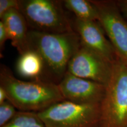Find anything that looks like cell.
Masks as SVG:
<instances>
[{
  "mask_svg": "<svg viewBox=\"0 0 127 127\" xmlns=\"http://www.w3.org/2000/svg\"><path fill=\"white\" fill-rule=\"evenodd\" d=\"M65 100L77 104H100L105 92V85L77 77L66 72L58 84Z\"/></svg>",
  "mask_w": 127,
  "mask_h": 127,
  "instance_id": "cell-8",
  "label": "cell"
},
{
  "mask_svg": "<svg viewBox=\"0 0 127 127\" xmlns=\"http://www.w3.org/2000/svg\"><path fill=\"white\" fill-rule=\"evenodd\" d=\"M18 8L19 0H0V18L10 9Z\"/></svg>",
  "mask_w": 127,
  "mask_h": 127,
  "instance_id": "cell-15",
  "label": "cell"
},
{
  "mask_svg": "<svg viewBox=\"0 0 127 127\" xmlns=\"http://www.w3.org/2000/svg\"><path fill=\"white\" fill-rule=\"evenodd\" d=\"M38 114L46 127H99L100 104L64 100Z\"/></svg>",
  "mask_w": 127,
  "mask_h": 127,
  "instance_id": "cell-5",
  "label": "cell"
},
{
  "mask_svg": "<svg viewBox=\"0 0 127 127\" xmlns=\"http://www.w3.org/2000/svg\"><path fill=\"white\" fill-rule=\"evenodd\" d=\"M28 41L30 49L37 52L43 60L45 80L57 84L67 72L68 64L81 46L74 30L51 34L30 30Z\"/></svg>",
  "mask_w": 127,
  "mask_h": 127,
  "instance_id": "cell-1",
  "label": "cell"
},
{
  "mask_svg": "<svg viewBox=\"0 0 127 127\" xmlns=\"http://www.w3.org/2000/svg\"><path fill=\"white\" fill-rule=\"evenodd\" d=\"M15 68L21 77L31 81H46L43 60L37 52L32 49L20 55Z\"/></svg>",
  "mask_w": 127,
  "mask_h": 127,
  "instance_id": "cell-11",
  "label": "cell"
},
{
  "mask_svg": "<svg viewBox=\"0 0 127 127\" xmlns=\"http://www.w3.org/2000/svg\"><path fill=\"white\" fill-rule=\"evenodd\" d=\"M17 108L9 101L0 104V127L9 123L17 114Z\"/></svg>",
  "mask_w": 127,
  "mask_h": 127,
  "instance_id": "cell-14",
  "label": "cell"
},
{
  "mask_svg": "<svg viewBox=\"0 0 127 127\" xmlns=\"http://www.w3.org/2000/svg\"><path fill=\"white\" fill-rule=\"evenodd\" d=\"M124 17L127 20V0L116 1Z\"/></svg>",
  "mask_w": 127,
  "mask_h": 127,
  "instance_id": "cell-17",
  "label": "cell"
},
{
  "mask_svg": "<svg viewBox=\"0 0 127 127\" xmlns=\"http://www.w3.org/2000/svg\"><path fill=\"white\" fill-rule=\"evenodd\" d=\"M100 103L99 127H127V64L117 58Z\"/></svg>",
  "mask_w": 127,
  "mask_h": 127,
  "instance_id": "cell-3",
  "label": "cell"
},
{
  "mask_svg": "<svg viewBox=\"0 0 127 127\" xmlns=\"http://www.w3.org/2000/svg\"><path fill=\"white\" fill-rule=\"evenodd\" d=\"M6 101H8L7 94L4 89L0 87V104H2Z\"/></svg>",
  "mask_w": 127,
  "mask_h": 127,
  "instance_id": "cell-18",
  "label": "cell"
},
{
  "mask_svg": "<svg viewBox=\"0 0 127 127\" xmlns=\"http://www.w3.org/2000/svg\"><path fill=\"white\" fill-rule=\"evenodd\" d=\"M1 127H46L38 112L18 111L9 123Z\"/></svg>",
  "mask_w": 127,
  "mask_h": 127,
  "instance_id": "cell-13",
  "label": "cell"
},
{
  "mask_svg": "<svg viewBox=\"0 0 127 127\" xmlns=\"http://www.w3.org/2000/svg\"><path fill=\"white\" fill-rule=\"evenodd\" d=\"M72 25L82 46L101 55L111 63L117 60L118 57L115 51L105 36V32L99 22L75 18Z\"/></svg>",
  "mask_w": 127,
  "mask_h": 127,
  "instance_id": "cell-9",
  "label": "cell"
},
{
  "mask_svg": "<svg viewBox=\"0 0 127 127\" xmlns=\"http://www.w3.org/2000/svg\"><path fill=\"white\" fill-rule=\"evenodd\" d=\"M7 30L12 45L22 54L30 50L28 41V26L26 20L18 9H12L1 19Z\"/></svg>",
  "mask_w": 127,
  "mask_h": 127,
  "instance_id": "cell-10",
  "label": "cell"
},
{
  "mask_svg": "<svg viewBox=\"0 0 127 127\" xmlns=\"http://www.w3.org/2000/svg\"><path fill=\"white\" fill-rule=\"evenodd\" d=\"M9 39V36L7 31L2 21H0V51L1 54L4 50V46L7 40Z\"/></svg>",
  "mask_w": 127,
  "mask_h": 127,
  "instance_id": "cell-16",
  "label": "cell"
},
{
  "mask_svg": "<svg viewBox=\"0 0 127 127\" xmlns=\"http://www.w3.org/2000/svg\"><path fill=\"white\" fill-rule=\"evenodd\" d=\"M63 5L75 14L76 18L85 21H98L97 8L92 1L87 0H64Z\"/></svg>",
  "mask_w": 127,
  "mask_h": 127,
  "instance_id": "cell-12",
  "label": "cell"
},
{
  "mask_svg": "<svg viewBox=\"0 0 127 127\" xmlns=\"http://www.w3.org/2000/svg\"><path fill=\"white\" fill-rule=\"evenodd\" d=\"M0 87L5 91L8 101L18 111L39 112L65 100L58 84L45 81L21 80L8 67L2 64Z\"/></svg>",
  "mask_w": 127,
  "mask_h": 127,
  "instance_id": "cell-2",
  "label": "cell"
},
{
  "mask_svg": "<svg viewBox=\"0 0 127 127\" xmlns=\"http://www.w3.org/2000/svg\"><path fill=\"white\" fill-rule=\"evenodd\" d=\"M63 5L56 0H19L18 9L31 30L61 34L74 31Z\"/></svg>",
  "mask_w": 127,
  "mask_h": 127,
  "instance_id": "cell-4",
  "label": "cell"
},
{
  "mask_svg": "<svg viewBox=\"0 0 127 127\" xmlns=\"http://www.w3.org/2000/svg\"><path fill=\"white\" fill-rule=\"evenodd\" d=\"M112 64L101 55L81 45L68 64L67 72L106 85L111 74Z\"/></svg>",
  "mask_w": 127,
  "mask_h": 127,
  "instance_id": "cell-7",
  "label": "cell"
},
{
  "mask_svg": "<svg viewBox=\"0 0 127 127\" xmlns=\"http://www.w3.org/2000/svg\"><path fill=\"white\" fill-rule=\"evenodd\" d=\"M98 12V22L117 57L127 64V21L116 1H92Z\"/></svg>",
  "mask_w": 127,
  "mask_h": 127,
  "instance_id": "cell-6",
  "label": "cell"
}]
</instances>
